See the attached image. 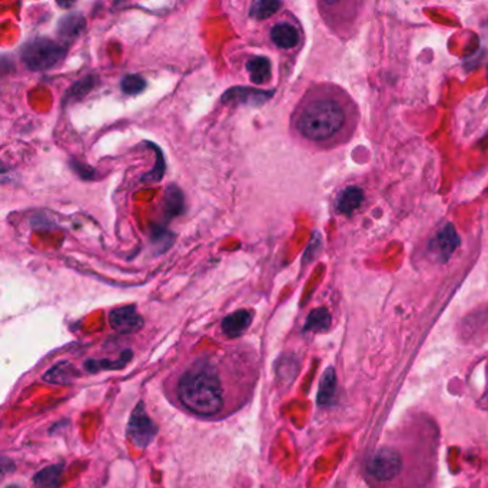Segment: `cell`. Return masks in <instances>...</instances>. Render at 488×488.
Instances as JSON below:
<instances>
[{
	"label": "cell",
	"instance_id": "cell-1",
	"mask_svg": "<svg viewBox=\"0 0 488 488\" xmlns=\"http://www.w3.org/2000/svg\"><path fill=\"white\" fill-rule=\"evenodd\" d=\"M252 355H196L175 372L169 385L173 401L202 418H222L238 410L251 395L256 371Z\"/></svg>",
	"mask_w": 488,
	"mask_h": 488
},
{
	"label": "cell",
	"instance_id": "cell-2",
	"mask_svg": "<svg viewBox=\"0 0 488 488\" xmlns=\"http://www.w3.org/2000/svg\"><path fill=\"white\" fill-rule=\"evenodd\" d=\"M345 122L342 107L331 99L311 102L298 118V130L311 141H325L336 135Z\"/></svg>",
	"mask_w": 488,
	"mask_h": 488
},
{
	"label": "cell",
	"instance_id": "cell-3",
	"mask_svg": "<svg viewBox=\"0 0 488 488\" xmlns=\"http://www.w3.org/2000/svg\"><path fill=\"white\" fill-rule=\"evenodd\" d=\"M64 55L63 46L46 37L33 39L21 49V60L32 71L51 69L63 60Z\"/></svg>",
	"mask_w": 488,
	"mask_h": 488
},
{
	"label": "cell",
	"instance_id": "cell-4",
	"mask_svg": "<svg viewBox=\"0 0 488 488\" xmlns=\"http://www.w3.org/2000/svg\"><path fill=\"white\" fill-rule=\"evenodd\" d=\"M403 470V457L394 447H383L368 461V476L378 482L392 481Z\"/></svg>",
	"mask_w": 488,
	"mask_h": 488
},
{
	"label": "cell",
	"instance_id": "cell-5",
	"mask_svg": "<svg viewBox=\"0 0 488 488\" xmlns=\"http://www.w3.org/2000/svg\"><path fill=\"white\" fill-rule=\"evenodd\" d=\"M157 434H158L157 424H155L150 419V417L146 414L143 403H139L129 418L128 430H126L128 439L135 447L145 450Z\"/></svg>",
	"mask_w": 488,
	"mask_h": 488
},
{
	"label": "cell",
	"instance_id": "cell-6",
	"mask_svg": "<svg viewBox=\"0 0 488 488\" xmlns=\"http://www.w3.org/2000/svg\"><path fill=\"white\" fill-rule=\"evenodd\" d=\"M110 325L121 334H132L143 326V318L138 314L137 308L133 305L116 308L110 313L109 317Z\"/></svg>",
	"mask_w": 488,
	"mask_h": 488
},
{
	"label": "cell",
	"instance_id": "cell-7",
	"mask_svg": "<svg viewBox=\"0 0 488 488\" xmlns=\"http://www.w3.org/2000/svg\"><path fill=\"white\" fill-rule=\"evenodd\" d=\"M460 247V236L453 225L444 227L431 242V252L438 261H447Z\"/></svg>",
	"mask_w": 488,
	"mask_h": 488
},
{
	"label": "cell",
	"instance_id": "cell-8",
	"mask_svg": "<svg viewBox=\"0 0 488 488\" xmlns=\"http://www.w3.org/2000/svg\"><path fill=\"white\" fill-rule=\"evenodd\" d=\"M252 322V313L248 309H239L229 314L222 321V332L229 338H238L248 329Z\"/></svg>",
	"mask_w": 488,
	"mask_h": 488
},
{
	"label": "cell",
	"instance_id": "cell-9",
	"mask_svg": "<svg viewBox=\"0 0 488 488\" xmlns=\"http://www.w3.org/2000/svg\"><path fill=\"white\" fill-rule=\"evenodd\" d=\"M272 96V92L266 91H258V89H250V87H236L231 89L224 96V101H235L243 105H262L265 101H268Z\"/></svg>",
	"mask_w": 488,
	"mask_h": 488
},
{
	"label": "cell",
	"instance_id": "cell-10",
	"mask_svg": "<svg viewBox=\"0 0 488 488\" xmlns=\"http://www.w3.org/2000/svg\"><path fill=\"white\" fill-rule=\"evenodd\" d=\"M85 26H86V21L82 15L68 13L60 19L58 25V33L63 40L72 42L82 35Z\"/></svg>",
	"mask_w": 488,
	"mask_h": 488
},
{
	"label": "cell",
	"instance_id": "cell-11",
	"mask_svg": "<svg viewBox=\"0 0 488 488\" xmlns=\"http://www.w3.org/2000/svg\"><path fill=\"white\" fill-rule=\"evenodd\" d=\"M271 40L281 49H293L299 42V33L291 24H278L271 29Z\"/></svg>",
	"mask_w": 488,
	"mask_h": 488
},
{
	"label": "cell",
	"instance_id": "cell-12",
	"mask_svg": "<svg viewBox=\"0 0 488 488\" xmlns=\"http://www.w3.org/2000/svg\"><path fill=\"white\" fill-rule=\"evenodd\" d=\"M247 71L250 73L251 80L255 85H263L270 82L272 76L271 62L266 56H255L247 62Z\"/></svg>",
	"mask_w": 488,
	"mask_h": 488
},
{
	"label": "cell",
	"instance_id": "cell-13",
	"mask_svg": "<svg viewBox=\"0 0 488 488\" xmlns=\"http://www.w3.org/2000/svg\"><path fill=\"white\" fill-rule=\"evenodd\" d=\"M162 209L166 218L180 216L185 209V198L182 191L176 185H171L165 191V196L162 201Z\"/></svg>",
	"mask_w": 488,
	"mask_h": 488
},
{
	"label": "cell",
	"instance_id": "cell-14",
	"mask_svg": "<svg viewBox=\"0 0 488 488\" xmlns=\"http://www.w3.org/2000/svg\"><path fill=\"white\" fill-rule=\"evenodd\" d=\"M63 480L62 465H49V467L40 470L33 477V484L36 488H59Z\"/></svg>",
	"mask_w": 488,
	"mask_h": 488
},
{
	"label": "cell",
	"instance_id": "cell-15",
	"mask_svg": "<svg viewBox=\"0 0 488 488\" xmlns=\"http://www.w3.org/2000/svg\"><path fill=\"white\" fill-rule=\"evenodd\" d=\"M363 199H364V193L360 188L349 186L340 195L337 201V209L345 215L352 214L355 209H358L361 207Z\"/></svg>",
	"mask_w": 488,
	"mask_h": 488
},
{
	"label": "cell",
	"instance_id": "cell-16",
	"mask_svg": "<svg viewBox=\"0 0 488 488\" xmlns=\"http://www.w3.org/2000/svg\"><path fill=\"white\" fill-rule=\"evenodd\" d=\"M336 390H337V376L334 372V368H328L320 383V391H318V404L320 406H328L332 403V399L336 397Z\"/></svg>",
	"mask_w": 488,
	"mask_h": 488
},
{
	"label": "cell",
	"instance_id": "cell-17",
	"mask_svg": "<svg viewBox=\"0 0 488 488\" xmlns=\"http://www.w3.org/2000/svg\"><path fill=\"white\" fill-rule=\"evenodd\" d=\"M331 325V315L325 308H318L314 309L306 318L304 331H311V332H322L326 331Z\"/></svg>",
	"mask_w": 488,
	"mask_h": 488
},
{
	"label": "cell",
	"instance_id": "cell-18",
	"mask_svg": "<svg viewBox=\"0 0 488 488\" xmlns=\"http://www.w3.org/2000/svg\"><path fill=\"white\" fill-rule=\"evenodd\" d=\"M281 6V2H277V0H259V2L252 3L250 9V16L256 20L268 19L275 15Z\"/></svg>",
	"mask_w": 488,
	"mask_h": 488
},
{
	"label": "cell",
	"instance_id": "cell-19",
	"mask_svg": "<svg viewBox=\"0 0 488 488\" xmlns=\"http://www.w3.org/2000/svg\"><path fill=\"white\" fill-rule=\"evenodd\" d=\"M121 87L126 95H138L146 87V80L139 75H126L121 82Z\"/></svg>",
	"mask_w": 488,
	"mask_h": 488
},
{
	"label": "cell",
	"instance_id": "cell-20",
	"mask_svg": "<svg viewBox=\"0 0 488 488\" xmlns=\"http://www.w3.org/2000/svg\"><path fill=\"white\" fill-rule=\"evenodd\" d=\"M155 152H157V157H158V162H157V166H155V169L149 173H146L143 177H142V181L143 182H159L162 177H164V171H165V161H164V157H162V152L159 150L158 146H155Z\"/></svg>",
	"mask_w": 488,
	"mask_h": 488
}]
</instances>
